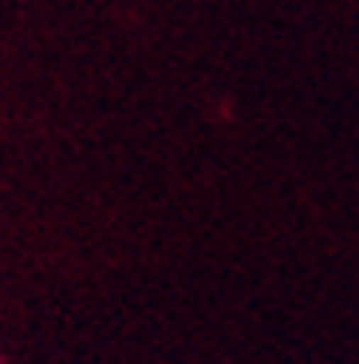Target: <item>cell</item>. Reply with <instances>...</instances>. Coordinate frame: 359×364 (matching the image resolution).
<instances>
[]
</instances>
